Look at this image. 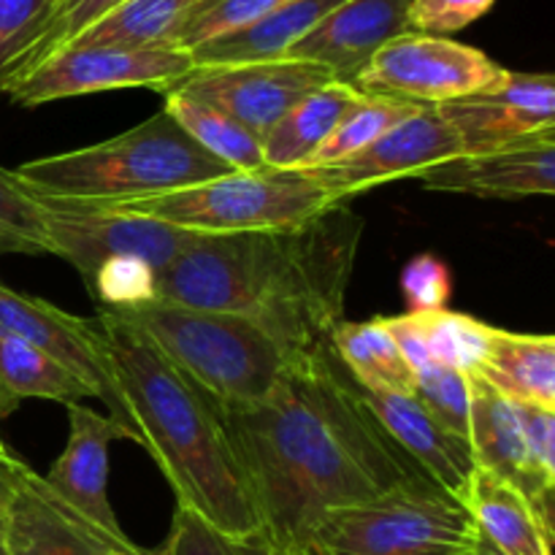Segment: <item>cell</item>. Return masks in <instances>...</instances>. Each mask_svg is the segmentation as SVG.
I'll list each match as a JSON object with an SVG mask.
<instances>
[{"label": "cell", "instance_id": "1", "mask_svg": "<svg viewBox=\"0 0 555 555\" xmlns=\"http://www.w3.org/2000/svg\"><path fill=\"white\" fill-rule=\"evenodd\" d=\"M215 410L253 491L260 540L282 555L301 551L331 509L431 482L331 350L293 356L263 401Z\"/></svg>", "mask_w": 555, "mask_h": 555}, {"label": "cell", "instance_id": "2", "mask_svg": "<svg viewBox=\"0 0 555 555\" xmlns=\"http://www.w3.org/2000/svg\"><path fill=\"white\" fill-rule=\"evenodd\" d=\"M361 231L339 204L287 231L201 233L155 271V301L242 314L291 358L325 352L345 314Z\"/></svg>", "mask_w": 555, "mask_h": 555}, {"label": "cell", "instance_id": "3", "mask_svg": "<svg viewBox=\"0 0 555 555\" xmlns=\"http://www.w3.org/2000/svg\"><path fill=\"white\" fill-rule=\"evenodd\" d=\"M98 325L141 448L150 450L166 475L177 507L198 515L228 542L260 540L258 507L215 401L122 318L98 309Z\"/></svg>", "mask_w": 555, "mask_h": 555}, {"label": "cell", "instance_id": "4", "mask_svg": "<svg viewBox=\"0 0 555 555\" xmlns=\"http://www.w3.org/2000/svg\"><path fill=\"white\" fill-rule=\"evenodd\" d=\"M233 168L201 150L160 108L101 144L47 155L11 168L25 193L60 201H133L193 188Z\"/></svg>", "mask_w": 555, "mask_h": 555}, {"label": "cell", "instance_id": "5", "mask_svg": "<svg viewBox=\"0 0 555 555\" xmlns=\"http://www.w3.org/2000/svg\"><path fill=\"white\" fill-rule=\"evenodd\" d=\"M108 312L141 331L163 358L222 406L263 401L291 361L260 325L242 314L163 301Z\"/></svg>", "mask_w": 555, "mask_h": 555}, {"label": "cell", "instance_id": "6", "mask_svg": "<svg viewBox=\"0 0 555 555\" xmlns=\"http://www.w3.org/2000/svg\"><path fill=\"white\" fill-rule=\"evenodd\" d=\"M90 206L150 217L204 236H220L301 228L339 204H334L328 190L304 168H260L222 173L209 182L152 198L90 201Z\"/></svg>", "mask_w": 555, "mask_h": 555}, {"label": "cell", "instance_id": "7", "mask_svg": "<svg viewBox=\"0 0 555 555\" xmlns=\"http://www.w3.org/2000/svg\"><path fill=\"white\" fill-rule=\"evenodd\" d=\"M477 537L464 502L423 482L331 509L296 555H469Z\"/></svg>", "mask_w": 555, "mask_h": 555}, {"label": "cell", "instance_id": "8", "mask_svg": "<svg viewBox=\"0 0 555 555\" xmlns=\"http://www.w3.org/2000/svg\"><path fill=\"white\" fill-rule=\"evenodd\" d=\"M33 198L41 209L49 253L68 260L87 287L106 260L139 258L160 271L201 236V233L182 231L168 222L119 215V211L98 209L81 201L41 198V195H33Z\"/></svg>", "mask_w": 555, "mask_h": 555}, {"label": "cell", "instance_id": "9", "mask_svg": "<svg viewBox=\"0 0 555 555\" xmlns=\"http://www.w3.org/2000/svg\"><path fill=\"white\" fill-rule=\"evenodd\" d=\"M504 74L486 52L448 36L401 33L350 81L361 95H388L439 106L491 87Z\"/></svg>", "mask_w": 555, "mask_h": 555}, {"label": "cell", "instance_id": "10", "mask_svg": "<svg viewBox=\"0 0 555 555\" xmlns=\"http://www.w3.org/2000/svg\"><path fill=\"white\" fill-rule=\"evenodd\" d=\"M195 70L190 52L177 47L112 49L68 47L38 65L9 90L16 106H43L49 101L90 95V92L146 90L168 92Z\"/></svg>", "mask_w": 555, "mask_h": 555}, {"label": "cell", "instance_id": "11", "mask_svg": "<svg viewBox=\"0 0 555 555\" xmlns=\"http://www.w3.org/2000/svg\"><path fill=\"white\" fill-rule=\"evenodd\" d=\"M0 328L30 341L33 347L74 372L90 388L92 399L103 401L108 415L130 434L135 444H141L139 428L119 393L112 352L98 320L76 318L65 309L11 291L0 282Z\"/></svg>", "mask_w": 555, "mask_h": 555}, {"label": "cell", "instance_id": "12", "mask_svg": "<svg viewBox=\"0 0 555 555\" xmlns=\"http://www.w3.org/2000/svg\"><path fill=\"white\" fill-rule=\"evenodd\" d=\"M328 81H334V76L323 65L282 57L269 63L195 68L168 92L206 103L263 139L298 101Z\"/></svg>", "mask_w": 555, "mask_h": 555}, {"label": "cell", "instance_id": "13", "mask_svg": "<svg viewBox=\"0 0 555 555\" xmlns=\"http://www.w3.org/2000/svg\"><path fill=\"white\" fill-rule=\"evenodd\" d=\"M455 155H464L459 133L450 128L437 106H421L412 117L401 119L358 155L323 168H304V171L312 173L328 190L334 204H347L379 184L421 177L423 171Z\"/></svg>", "mask_w": 555, "mask_h": 555}, {"label": "cell", "instance_id": "14", "mask_svg": "<svg viewBox=\"0 0 555 555\" xmlns=\"http://www.w3.org/2000/svg\"><path fill=\"white\" fill-rule=\"evenodd\" d=\"M65 406L70 428L68 444L49 475L41 477L43 486L57 502H63L70 513L79 515L90 529L106 537L122 553H144L125 534L108 502V448L117 439H130V434L112 415H101L85 404Z\"/></svg>", "mask_w": 555, "mask_h": 555}, {"label": "cell", "instance_id": "15", "mask_svg": "<svg viewBox=\"0 0 555 555\" xmlns=\"http://www.w3.org/2000/svg\"><path fill=\"white\" fill-rule=\"evenodd\" d=\"M437 112L459 133L464 152H486L555 128V79L551 74L504 70L491 87Z\"/></svg>", "mask_w": 555, "mask_h": 555}, {"label": "cell", "instance_id": "16", "mask_svg": "<svg viewBox=\"0 0 555 555\" xmlns=\"http://www.w3.org/2000/svg\"><path fill=\"white\" fill-rule=\"evenodd\" d=\"M421 184L434 193L477 198H531L555 193V128L486 152H464L423 171Z\"/></svg>", "mask_w": 555, "mask_h": 555}, {"label": "cell", "instance_id": "17", "mask_svg": "<svg viewBox=\"0 0 555 555\" xmlns=\"http://www.w3.org/2000/svg\"><path fill=\"white\" fill-rule=\"evenodd\" d=\"M410 0H345L314 25L285 57L323 65L350 85L388 41L406 33Z\"/></svg>", "mask_w": 555, "mask_h": 555}, {"label": "cell", "instance_id": "18", "mask_svg": "<svg viewBox=\"0 0 555 555\" xmlns=\"http://www.w3.org/2000/svg\"><path fill=\"white\" fill-rule=\"evenodd\" d=\"M361 393L383 431L426 472L428 480L464 502L477 472L469 439L448 431L442 423L434 421L412 393H385V390L379 393L361 390Z\"/></svg>", "mask_w": 555, "mask_h": 555}, {"label": "cell", "instance_id": "19", "mask_svg": "<svg viewBox=\"0 0 555 555\" xmlns=\"http://www.w3.org/2000/svg\"><path fill=\"white\" fill-rule=\"evenodd\" d=\"M5 555H130L98 534L22 466L5 507ZM141 555V553H139Z\"/></svg>", "mask_w": 555, "mask_h": 555}, {"label": "cell", "instance_id": "20", "mask_svg": "<svg viewBox=\"0 0 555 555\" xmlns=\"http://www.w3.org/2000/svg\"><path fill=\"white\" fill-rule=\"evenodd\" d=\"M341 3L345 0H287L285 5L253 25L190 49V57H193L195 68L282 60L314 25H320Z\"/></svg>", "mask_w": 555, "mask_h": 555}, {"label": "cell", "instance_id": "21", "mask_svg": "<svg viewBox=\"0 0 555 555\" xmlns=\"http://www.w3.org/2000/svg\"><path fill=\"white\" fill-rule=\"evenodd\" d=\"M477 534L504 555H553V534L513 482L477 469L464 496Z\"/></svg>", "mask_w": 555, "mask_h": 555}, {"label": "cell", "instance_id": "22", "mask_svg": "<svg viewBox=\"0 0 555 555\" xmlns=\"http://www.w3.org/2000/svg\"><path fill=\"white\" fill-rule=\"evenodd\" d=\"M475 377L504 399L555 412V339L496 328Z\"/></svg>", "mask_w": 555, "mask_h": 555}, {"label": "cell", "instance_id": "23", "mask_svg": "<svg viewBox=\"0 0 555 555\" xmlns=\"http://www.w3.org/2000/svg\"><path fill=\"white\" fill-rule=\"evenodd\" d=\"M469 444L472 453H475L477 469L513 482L524 496L529 493L518 401L504 399L480 377H472Z\"/></svg>", "mask_w": 555, "mask_h": 555}, {"label": "cell", "instance_id": "24", "mask_svg": "<svg viewBox=\"0 0 555 555\" xmlns=\"http://www.w3.org/2000/svg\"><path fill=\"white\" fill-rule=\"evenodd\" d=\"M358 101L361 92L336 79L309 92L260 139L266 168H301Z\"/></svg>", "mask_w": 555, "mask_h": 555}, {"label": "cell", "instance_id": "25", "mask_svg": "<svg viewBox=\"0 0 555 555\" xmlns=\"http://www.w3.org/2000/svg\"><path fill=\"white\" fill-rule=\"evenodd\" d=\"M331 352L361 390L412 393L415 388V372L396 347L383 318L366 323L341 320L331 334Z\"/></svg>", "mask_w": 555, "mask_h": 555}, {"label": "cell", "instance_id": "26", "mask_svg": "<svg viewBox=\"0 0 555 555\" xmlns=\"http://www.w3.org/2000/svg\"><path fill=\"white\" fill-rule=\"evenodd\" d=\"M25 399L81 404L92 393L63 363L0 328V417L11 415Z\"/></svg>", "mask_w": 555, "mask_h": 555}, {"label": "cell", "instance_id": "27", "mask_svg": "<svg viewBox=\"0 0 555 555\" xmlns=\"http://www.w3.org/2000/svg\"><path fill=\"white\" fill-rule=\"evenodd\" d=\"M198 0H125L87 27L70 47L157 49L173 47L184 16ZM68 49V47H65Z\"/></svg>", "mask_w": 555, "mask_h": 555}, {"label": "cell", "instance_id": "28", "mask_svg": "<svg viewBox=\"0 0 555 555\" xmlns=\"http://www.w3.org/2000/svg\"><path fill=\"white\" fill-rule=\"evenodd\" d=\"M166 112L177 119L179 128L211 157L231 166L233 171H260L263 163V144L255 133L231 119L228 114L206 106V103L184 98L179 92H163Z\"/></svg>", "mask_w": 555, "mask_h": 555}, {"label": "cell", "instance_id": "29", "mask_svg": "<svg viewBox=\"0 0 555 555\" xmlns=\"http://www.w3.org/2000/svg\"><path fill=\"white\" fill-rule=\"evenodd\" d=\"M406 314H410L412 325L421 334L428 361L475 377L477 369L488 358L496 328L469 318V314L450 312V309Z\"/></svg>", "mask_w": 555, "mask_h": 555}, {"label": "cell", "instance_id": "30", "mask_svg": "<svg viewBox=\"0 0 555 555\" xmlns=\"http://www.w3.org/2000/svg\"><path fill=\"white\" fill-rule=\"evenodd\" d=\"M417 108H421V103L401 101V98L361 95V101L345 114L334 133L314 150V155L301 168H323L358 155L369 144H374L379 135L388 133L393 125H399L401 119L412 117Z\"/></svg>", "mask_w": 555, "mask_h": 555}, {"label": "cell", "instance_id": "31", "mask_svg": "<svg viewBox=\"0 0 555 555\" xmlns=\"http://www.w3.org/2000/svg\"><path fill=\"white\" fill-rule=\"evenodd\" d=\"M119 3H125V0H54L52 16H49L47 27H43L41 38L33 43L27 57L22 60L14 79H11L9 90L14 85H20L25 76H30L38 65H43L49 57H54V54L63 52L65 47H70L87 27L95 25L98 20H103V16H106L108 11L117 9Z\"/></svg>", "mask_w": 555, "mask_h": 555}, {"label": "cell", "instance_id": "32", "mask_svg": "<svg viewBox=\"0 0 555 555\" xmlns=\"http://www.w3.org/2000/svg\"><path fill=\"white\" fill-rule=\"evenodd\" d=\"M285 3L287 0H204V3L193 5L190 14L184 16L173 47L190 52L201 43L215 41V38L236 33L242 27L253 25V22L263 20L266 14H271V11Z\"/></svg>", "mask_w": 555, "mask_h": 555}, {"label": "cell", "instance_id": "33", "mask_svg": "<svg viewBox=\"0 0 555 555\" xmlns=\"http://www.w3.org/2000/svg\"><path fill=\"white\" fill-rule=\"evenodd\" d=\"M412 396L426 406L434 421L442 423L448 431L469 439V396H472V374L455 372V369L431 366L421 369L415 374V388Z\"/></svg>", "mask_w": 555, "mask_h": 555}, {"label": "cell", "instance_id": "34", "mask_svg": "<svg viewBox=\"0 0 555 555\" xmlns=\"http://www.w3.org/2000/svg\"><path fill=\"white\" fill-rule=\"evenodd\" d=\"M54 0H0V92L9 90L16 68L41 38Z\"/></svg>", "mask_w": 555, "mask_h": 555}, {"label": "cell", "instance_id": "35", "mask_svg": "<svg viewBox=\"0 0 555 555\" xmlns=\"http://www.w3.org/2000/svg\"><path fill=\"white\" fill-rule=\"evenodd\" d=\"M90 296L98 309H133L155 301V269L139 258H112L95 271Z\"/></svg>", "mask_w": 555, "mask_h": 555}, {"label": "cell", "instance_id": "36", "mask_svg": "<svg viewBox=\"0 0 555 555\" xmlns=\"http://www.w3.org/2000/svg\"><path fill=\"white\" fill-rule=\"evenodd\" d=\"M496 0H410L406 27L428 36H450L493 9Z\"/></svg>", "mask_w": 555, "mask_h": 555}, {"label": "cell", "instance_id": "37", "mask_svg": "<svg viewBox=\"0 0 555 555\" xmlns=\"http://www.w3.org/2000/svg\"><path fill=\"white\" fill-rule=\"evenodd\" d=\"M401 293L410 304V312L448 309L450 293H453L448 266L434 255H417L401 271Z\"/></svg>", "mask_w": 555, "mask_h": 555}, {"label": "cell", "instance_id": "38", "mask_svg": "<svg viewBox=\"0 0 555 555\" xmlns=\"http://www.w3.org/2000/svg\"><path fill=\"white\" fill-rule=\"evenodd\" d=\"M163 555H238L236 545L204 524L198 515L177 507Z\"/></svg>", "mask_w": 555, "mask_h": 555}, {"label": "cell", "instance_id": "39", "mask_svg": "<svg viewBox=\"0 0 555 555\" xmlns=\"http://www.w3.org/2000/svg\"><path fill=\"white\" fill-rule=\"evenodd\" d=\"M22 466H25V461H20L16 455H11V459H0V513H5L11 496H14L16 477H20Z\"/></svg>", "mask_w": 555, "mask_h": 555}, {"label": "cell", "instance_id": "40", "mask_svg": "<svg viewBox=\"0 0 555 555\" xmlns=\"http://www.w3.org/2000/svg\"><path fill=\"white\" fill-rule=\"evenodd\" d=\"M233 545H236V542H233ZM236 551H238V555H282V553L271 551V547L266 545L263 540H249V542H238V545H236Z\"/></svg>", "mask_w": 555, "mask_h": 555}, {"label": "cell", "instance_id": "41", "mask_svg": "<svg viewBox=\"0 0 555 555\" xmlns=\"http://www.w3.org/2000/svg\"><path fill=\"white\" fill-rule=\"evenodd\" d=\"M472 555H504V553H499L491 542H486L482 537H477L475 547H472Z\"/></svg>", "mask_w": 555, "mask_h": 555}, {"label": "cell", "instance_id": "42", "mask_svg": "<svg viewBox=\"0 0 555 555\" xmlns=\"http://www.w3.org/2000/svg\"><path fill=\"white\" fill-rule=\"evenodd\" d=\"M0 555H5V513H0Z\"/></svg>", "mask_w": 555, "mask_h": 555}, {"label": "cell", "instance_id": "43", "mask_svg": "<svg viewBox=\"0 0 555 555\" xmlns=\"http://www.w3.org/2000/svg\"><path fill=\"white\" fill-rule=\"evenodd\" d=\"M0 459H11V453H9V448L3 444V439H0Z\"/></svg>", "mask_w": 555, "mask_h": 555}, {"label": "cell", "instance_id": "44", "mask_svg": "<svg viewBox=\"0 0 555 555\" xmlns=\"http://www.w3.org/2000/svg\"><path fill=\"white\" fill-rule=\"evenodd\" d=\"M141 555H163V551H157V553H150V551H144Z\"/></svg>", "mask_w": 555, "mask_h": 555}, {"label": "cell", "instance_id": "45", "mask_svg": "<svg viewBox=\"0 0 555 555\" xmlns=\"http://www.w3.org/2000/svg\"><path fill=\"white\" fill-rule=\"evenodd\" d=\"M0 253H9V249H5V247H3V244H0Z\"/></svg>", "mask_w": 555, "mask_h": 555}, {"label": "cell", "instance_id": "46", "mask_svg": "<svg viewBox=\"0 0 555 555\" xmlns=\"http://www.w3.org/2000/svg\"><path fill=\"white\" fill-rule=\"evenodd\" d=\"M198 3H204V0H198ZM198 3H195V5H198Z\"/></svg>", "mask_w": 555, "mask_h": 555}, {"label": "cell", "instance_id": "47", "mask_svg": "<svg viewBox=\"0 0 555 555\" xmlns=\"http://www.w3.org/2000/svg\"><path fill=\"white\" fill-rule=\"evenodd\" d=\"M469 555H472V553H469Z\"/></svg>", "mask_w": 555, "mask_h": 555}]
</instances>
